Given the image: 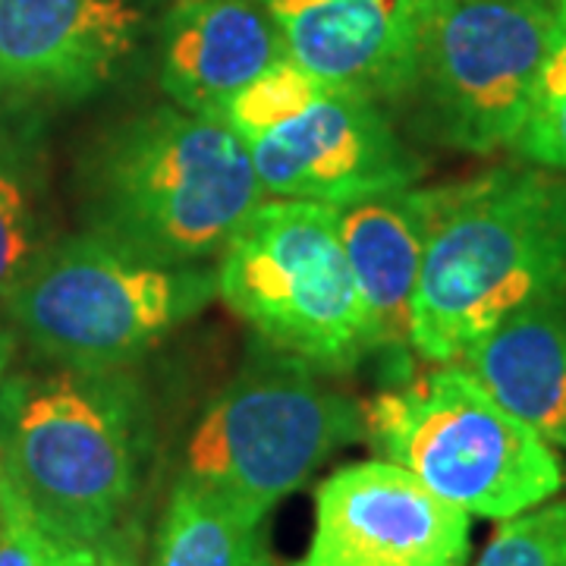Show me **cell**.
Listing matches in <instances>:
<instances>
[{
  "label": "cell",
  "mask_w": 566,
  "mask_h": 566,
  "mask_svg": "<svg viewBox=\"0 0 566 566\" xmlns=\"http://www.w3.org/2000/svg\"><path fill=\"white\" fill-rule=\"evenodd\" d=\"M167 0H0V117L88 102L155 41Z\"/></svg>",
  "instance_id": "9"
},
{
  "label": "cell",
  "mask_w": 566,
  "mask_h": 566,
  "mask_svg": "<svg viewBox=\"0 0 566 566\" xmlns=\"http://www.w3.org/2000/svg\"><path fill=\"white\" fill-rule=\"evenodd\" d=\"M390 98L409 129L491 155L526 123L554 29V0H397Z\"/></svg>",
  "instance_id": "4"
},
{
  "label": "cell",
  "mask_w": 566,
  "mask_h": 566,
  "mask_svg": "<svg viewBox=\"0 0 566 566\" xmlns=\"http://www.w3.org/2000/svg\"><path fill=\"white\" fill-rule=\"evenodd\" d=\"M286 57L331 88L387 104L397 29L387 0H259Z\"/></svg>",
  "instance_id": "14"
},
{
  "label": "cell",
  "mask_w": 566,
  "mask_h": 566,
  "mask_svg": "<svg viewBox=\"0 0 566 566\" xmlns=\"http://www.w3.org/2000/svg\"><path fill=\"white\" fill-rule=\"evenodd\" d=\"M564 286V170L506 164L447 182L412 305V353L457 365L494 327Z\"/></svg>",
  "instance_id": "1"
},
{
  "label": "cell",
  "mask_w": 566,
  "mask_h": 566,
  "mask_svg": "<svg viewBox=\"0 0 566 566\" xmlns=\"http://www.w3.org/2000/svg\"><path fill=\"white\" fill-rule=\"evenodd\" d=\"M378 460L416 475L469 516L513 520L564 488V465L545 438L506 412L463 365H434L363 406Z\"/></svg>",
  "instance_id": "5"
},
{
  "label": "cell",
  "mask_w": 566,
  "mask_h": 566,
  "mask_svg": "<svg viewBox=\"0 0 566 566\" xmlns=\"http://www.w3.org/2000/svg\"><path fill=\"white\" fill-rule=\"evenodd\" d=\"M262 523L227 497L182 479L170 491L151 566H259Z\"/></svg>",
  "instance_id": "16"
},
{
  "label": "cell",
  "mask_w": 566,
  "mask_h": 566,
  "mask_svg": "<svg viewBox=\"0 0 566 566\" xmlns=\"http://www.w3.org/2000/svg\"><path fill=\"white\" fill-rule=\"evenodd\" d=\"M526 164L566 174V0H554V29L520 136L510 145Z\"/></svg>",
  "instance_id": "17"
},
{
  "label": "cell",
  "mask_w": 566,
  "mask_h": 566,
  "mask_svg": "<svg viewBox=\"0 0 566 566\" xmlns=\"http://www.w3.org/2000/svg\"><path fill=\"white\" fill-rule=\"evenodd\" d=\"M148 447L151 416L126 368H61L0 387L3 482L61 545H92L120 528Z\"/></svg>",
  "instance_id": "2"
},
{
  "label": "cell",
  "mask_w": 566,
  "mask_h": 566,
  "mask_svg": "<svg viewBox=\"0 0 566 566\" xmlns=\"http://www.w3.org/2000/svg\"><path fill=\"white\" fill-rule=\"evenodd\" d=\"M66 566H139L133 532L114 528L102 542L82 547L66 545Z\"/></svg>",
  "instance_id": "22"
},
{
  "label": "cell",
  "mask_w": 566,
  "mask_h": 566,
  "mask_svg": "<svg viewBox=\"0 0 566 566\" xmlns=\"http://www.w3.org/2000/svg\"><path fill=\"white\" fill-rule=\"evenodd\" d=\"M214 296V271L202 264L155 262L88 230L39 255L7 305L44 359L114 371L155 349Z\"/></svg>",
  "instance_id": "6"
},
{
  "label": "cell",
  "mask_w": 566,
  "mask_h": 566,
  "mask_svg": "<svg viewBox=\"0 0 566 566\" xmlns=\"http://www.w3.org/2000/svg\"><path fill=\"white\" fill-rule=\"evenodd\" d=\"M363 438L359 400L327 385L322 371L264 346L192 428L182 479L262 523L340 447Z\"/></svg>",
  "instance_id": "8"
},
{
  "label": "cell",
  "mask_w": 566,
  "mask_h": 566,
  "mask_svg": "<svg viewBox=\"0 0 566 566\" xmlns=\"http://www.w3.org/2000/svg\"><path fill=\"white\" fill-rule=\"evenodd\" d=\"M57 545L0 479V566H48Z\"/></svg>",
  "instance_id": "21"
},
{
  "label": "cell",
  "mask_w": 566,
  "mask_h": 566,
  "mask_svg": "<svg viewBox=\"0 0 566 566\" xmlns=\"http://www.w3.org/2000/svg\"><path fill=\"white\" fill-rule=\"evenodd\" d=\"M475 566H566V501L504 520Z\"/></svg>",
  "instance_id": "19"
},
{
  "label": "cell",
  "mask_w": 566,
  "mask_h": 566,
  "mask_svg": "<svg viewBox=\"0 0 566 566\" xmlns=\"http://www.w3.org/2000/svg\"><path fill=\"white\" fill-rule=\"evenodd\" d=\"M155 54L170 104L205 117H218L237 92L286 57L259 0H167Z\"/></svg>",
  "instance_id": "12"
},
{
  "label": "cell",
  "mask_w": 566,
  "mask_h": 566,
  "mask_svg": "<svg viewBox=\"0 0 566 566\" xmlns=\"http://www.w3.org/2000/svg\"><path fill=\"white\" fill-rule=\"evenodd\" d=\"M0 479H3V465H0Z\"/></svg>",
  "instance_id": "25"
},
{
  "label": "cell",
  "mask_w": 566,
  "mask_h": 566,
  "mask_svg": "<svg viewBox=\"0 0 566 566\" xmlns=\"http://www.w3.org/2000/svg\"><path fill=\"white\" fill-rule=\"evenodd\" d=\"M218 259V296L264 346L322 375L349 371L371 356L337 208L262 202Z\"/></svg>",
  "instance_id": "7"
},
{
  "label": "cell",
  "mask_w": 566,
  "mask_h": 566,
  "mask_svg": "<svg viewBox=\"0 0 566 566\" xmlns=\"http://www.w3.org/2000/svg\"><path fill=\"white\" fill-rule=\"evenodd\" d=\"M324 88L327 85L322 80H315L303 66L283 57L281 63L264 70L259 80L249 82L243 92H237L223 104L218 120L227 123L249 145L252 139L271 133L274 126H281L283 120L296 117L303 107H308L322 95Z\"/></svg>",
  "instance_id": "18"
},
{
  "label": "cell",
  "mask_w": 566,
  "mask_h": 566,
  "mask_svg": "<svg viewBox=\"0 0 566 566\" xmlns=\"http://www.w3.org/2000/svg\"><path fill=\"white\" fill-rule=\"evenodd\" d=\"M32 214L25 192L10 170L0 167V296H7L35 262Z\"/></svg>",
  "instance_id": "20"
},
{
  "label": "cell",
  "mask_w": 566,
  "mask_h": 566,
  "mask_svg": "<svg viewBox=\"0 0 566 566\" xmlns=\"http://www.w3.org/2000/svg\"><path fill=\"white\" fill-rule=\"evenodd\" d=\"M10 359H13V340H10L7 331H0V387H3V378H7Z\"/></svg>",
  "instance_id": "23"
},
{
  "label": "cell",
  "mask_w": 566,
  "mask_h": 566,
  "mask_svg": "<svg viewBox=\"0 0 566 566\" xmlns=\"http://www.w3.org/2000/svg\"><path fill=\"white\" fill-rule=\"evenodd\" d=\"M457 365L547 444L566 447V286L506 318Z\"/></svg>",
  "instance_id": "15"
},
{
  "label": "cell",
  "mask_w": 566,
  "mask_h": 566,
  "mask_svg": "<svg viewBox=\"0 0 566 566\" xmlns=\"http://www.w3.org/2000/svg\"><path fill=\"white\" fill-rule=\"evenodd\" d=\"M264 202L245 142L218 117L148 107L85 161L88 230L167 264H202Z\"/></svg>",
  "instance_id": "3"
},
{
  "label": "cell",
  "mask_w": 566,
  "mask_h": 566,
  "mask_svg": "<svg viewBox=\"0 0 566 566\" xmlns=\"http://www.w3.org/2000/svg\"><path fill=\"white\" fill-rule=\"evenodd\" d=\"M245 148L268 196L331 208L409 189L424 174L422 158L397 133L385 104L331 85Z\"/></svg>",
  "instance_id": "10"
},
{
  "label": "cell",
  "mask_w": 566,
  "mask_h": 566,
  "mask_svg": "<svg viewBox=\"0 0 566 566\" xmlns=\"http://www.w3.org/2000/svg\"><path fill=\"white\" fill-rule=\"evenodd\" d=\"M259 566H277V564H274L271 557H264V560H262V564H259Z\"/></svg>",
  "instance_id": "24"
},
{
  "label": "cell",
  "mask_w": 566,
  "mask_h": 566,
  "mask_svg": "<svg viewBox=\"0 0 566 566\" xmlns=\"http://www.w3.org/2000/svg\"><path fill=\"white\" fill-rule=\"evenodd\" d=\"M441 186L397 189L337 208L346 259L368 322L371 353L397 356L412 375V305L422 277L428 237L438 221Z\"/></svg>",
  "instance_id": "13"
},
{
  "label": "cell",
  "mask_w": 566,
  "mask_h": 566,
  "mask_svg": "<svg viewBox=\"0 0 566 566\" xmlns=\"http://www.w3.org/2000/svg\"><path fill=\"white\" fill-rule=\"evenodd\" d=\"M469 551V513L375 457L318 485L312 542L296 566H465Z\"/></svg>",
  "instance_id": "11"
}]
</instances>
